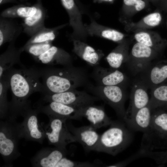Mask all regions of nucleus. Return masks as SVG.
<instances>
[{"instance_id": "nucleus-1", "label": "nucleus", "mask_w": 167, "mask_h": 167, "mask_svg": "<svg viewBox=\"0 0 167 167\" xmlns=\"http://www.w3.org/2000/svg\"><path fill=\"white\" fill-rule=\"evenodd\" d=\"M5 75L8 76L12 95L8 117L16 119L31 107L29 96L34 92H43L40 69L12 68Z\"/></svg>"}, {"instance_id": "nucleus-2", "label": "nucleus", "mask_w": 167, "mask_h": 167, "mask_svg": "<svg viewBox=\"0 0 167 167\" xmlns=\"http://www.w3.org/2000/svg\"><path fill=\"white\" fill-rule=\"evenodd\" d=\"M42 79L43 94L60 93L85 86L88 74L85 68L73 65L62 68L40 69Z\"/></svg>"}, {"instance_id": "nucleus-3", "label": "nucleus", "mask_w": 167, "mask_h": 167, "mask_svg": "<svg viewBox=\"0 0 167 167\" xmlns=\"http://www.w3.org/2000/svg\"><path fill=\"white\" fill-rule=\"evenodd\" d=\"M109 128L100 135L95 151L115 156L131 143L134 132L122 120L113 121Z\"/></svg>"}, {"instance_id": "nucleus-4", "label": "nucleus", "mask_w": 167, "mask_h": 167, "mask_svg": "<svg viewBox=\"0 0 167 167\" xmlns=\"http://www.w3.org/2000/svg\"><path fill=\"white\" fill-rule=\"evenodd\" d=\"M4 120L0 122V153L6 165L11 166L13 161L21 155L18 145L23 137L16 119L7 117Z\"/></svg>"}, {"instance_id": "nucleus-5", "label": "nucleus", "mask_w": 167, "mask_h": 167, "mask_svg": "<svg viewBox=\"0 0 167 167\" xmlns=\"http://www.w3.org/2000/svg\"><path fill=\"white\" fill-rule=\"evenodd\" d=\"M94 96L112 107L121 120L125 115V103L126 95L125 87L119 85L94 86L89 83L86 86Z\"/></svg>"}, {"instance_id": "nucleus-6", "label": "nucleus", "mask_w": 167, "mask_h": 167, "mask_svg": "<svg viewBox=\"0 0 167 167\" xmlns=\"http://www.w3.org/2000/svg\"><path fill=\"white\" fill-rule=\"evenodd\" d=\"M48 117L49 123L42 126L49 144L66 149V147L68 144L77 142L75 137L67 127V119L57 117Z\"/></svg>"}, {"instance_id": "nucleus-7", "label": "nucleus", "mask_w": 167, "mask_h": 167, "mask_svg": "<svg viewBox=\"0 0 167 167\" xmlns=\"http://www.w3.org/2000/svg\"><path fill=\"white\" fill-rule=\"evenodd\" d=\"M44 102L54 101L59 102L78 108L94 104L100 99L85 91L76 89L63 92L43 94L42 99Z\"/></svg>"}, {"instance_id": "nucleus-8", "label": "nucleus", "mask_w": 167, "mask_h": 167, "mask_svg": "<svg viewBox=\"0 0 167 167\" xmlns=\"http://www.w3.org/2000/svg\"><path fill=\"white\" fill-rule=\"evenodd\" d=\"M39 113L37 109L30 107L25 111L22 116L24 120L20 124L23 138L41 144L46 138L44 128L39 123Z\"/></svg>"}, {"instance_id": "nucleus-9", "label": "nucleus", "mask_w": 167, "mask_h": 167, "mask_svg": "<svg viewBox=\"0 0 167 167\" xmlns=\"http://www.w3.org/2000/svg\"><path fill=\"white\" fill-rule=\"evenodd\" d=\"M69 18V24L73 29L71 40L77 39L85 41L88 35L82 20V11L76 0H61Z\"/></svg>"}, {"instance_id": "nucleus-10", "label": "nucleus", "mask_w": 167, "mask_h": 167, "mask_svg": "<svg viewBox=\"0 0 167 167\" xmlns=\"http://www.w3.org/2000/svg\"><path fill=\"white\" fill-rule=\"evenodd\" d=\"M91 76L98 85H119L125 87L128 81L126 74L119 69L98 65L94 66Z\"/></svg>"}, {"instance_id": "nucleus-11", "label": "nucleus", "mask_w": 167, "mask_h": 167, "mask_svg": "<svg viewBox=\"0 0 167 167\" xmlns=\"http://www.w3.org/2000/svg\"><path fill=\"white\" fill-rule=\"evenodd\" d=\"M140 74L139 79L150 89L167 82V60L150 63Z\"/></svg>"}, {"instance_id": "nucleus-12", "label": "nucleus", "mask_w": 167, "mask_h": 167, "mask_svg": "<svg viewBox=\"0 0 167 167\" xmlns=\"http://www.w3.org/2000/svg\"><path fill=\"white\" fill-rule=\"evenodd\" d=\"M132 86L129 105L123 119L124 122L131 118L138 110L148 105L150 101L148 88L141 81L136 80Z\"/></svg>"}, {"instance_id": "nucleus-13", "label": "nucleus", "mask_w": 167, "mask_h": 167, "mask_svg": "<svg viewBox=\"0 0 167 167\" xmlns=\"http://www.w3.org/2000/svg\"><path fill=\"white\" fill-rule=\"evenodd\" d=\"M46 105H40L37 109L39 112L43 113L48 117H54L73 120L80 119L82 117L79 108L59 102L51 101Z\"/></svg>"}, {"instance_id": "nucleus-14", "label": "nucleus", "mask_w": 167, "mask_h": 167, "mask_svg": "<svg viewBox=\"0 0 167 167\" xmlns=\"http://www.w3.org/2000/svg\"><path fill=\"white\" fill-rule=\"evenodd\" d=\"M67 127L85 151H95L99 142L100 135L96 129L90 125L76 127L71 122L66 123Z\"/></svg>"}, {"instance_id": "nucleus-15", "label": "nucleus", "mask_w": 167, "mask_h": 167, "mask_svg": "<svg viewBox=\"0 0 167 167\" xmlns=\"http://www.w3.org/2000/svg\"><path fill=\"white\" fill-rule=\"evenodd\" d=\"M67 151L57 147L44 148L39 151L31 160L32 165L35 167H55L63 157L66 156Z\"/></svg>"}, {"instance_id": "nucleus-16", "label": "nucleus", "mask_w": 167, "mask_h": 167, "mask_svg": "<svg viewBox=\"0 0 167 167\" xmlns=\"http://www.w3.org/2000/svg\"><path fill=\"white\" fill-rule=\"evenodd\" d=\"M79 109L82 117L86 118L90 122V125L96 130L110 125L113 122L107 116L103 106L92 104Z\"/></svg>"}, {"instance_id": "nucleus-17", "label": "nucleus", "mask_w": 167, "mask_h": 167, "mask_svg": "<svg viewBox=\"0 0 167 167\" xmlns=\"http://www.w3.org/2000/svg\"><path fill=\"white\" fill-rule=\"evenodd\" d=\"M73 42V52L90 65H98L104 54L101 50L96 49L85 41L77 39L71 40Z\"/></svg>"}, {"instance_id": "nucleus-18", "label": "nucleus", "mask_w": 167, "mask_h": 167, "mask_svg": "<svg viewBox=\"0 0 167 167\" xmlns=\"http://www.w3.org/2000/svg\"><path fill=\"white\" fill-rule=\"evenodd\" d=\"M35 59L49 65H59L63 66L73 65L71 55L64 49L54 45Z\"/></svg>"}, {"instance_id": "nucleus-19", "label": "nucleus", "mask_w": 167, "mask_h": 167, "mask_svg": "<svg viewBox=\"0 0 167 167\" xmlns=\"http://www.w3.org/2000/svg\"><path fill=\"white\" fill-rule=\"evenodd\" d=\"M153 109L148 104L138 110L132 117L124 122L133 131L145 132L150 125Z\"/></svg>"}, {"instance_id": "nucleus-20", "label": "nucleus", "mask_w": 167, "mask_h": 167, "mask_svg": "<svg viewBox=\"0 0 167 167\" xmlns=\"http://www.w3.org/2000/svg\"><path fill=\"white\" fill-rule=\"evenodd\" d=\"M13 19L0 17V47L6 43L15 41L23 32L21 24Z\"/></svg>"}, {"instance_id": "nucleus-21", "label": "nucleus", "mask_w": 167, "mask_h": 167, "mask_svg": "<svg viewBox=\"0 0 167 167\" xmlns=\"http://www.w3.org/2000/svg\"><path fill=\"white\" fill-rule=\"evenodd\" d=\"M46 15L47 11L43 6L41 2L34 14L24 19L21 24L23 32L29 36H32L45 27V21Z\"/></svg>"}, {"instance_id": "nucleus-22", "label": "nucleus", "mask_w": 167, "mask_h": 167, "mask_svg": "<svg viewBox=\"0 0 167 167\" xmlns=\"http://www.w3.org/2000/svg\"><path fill=\"white\" fill-rule=\"evenodd\" d=\"M9 43L6 49L0 56V78L12 68L17 64H21L20 55L23 51L21 48L15 46V42Z\"/></svg>"}, {"instance_id": "nucleus-23", "label": "nucleus", "mask_w": 167, "mask_h": 167, "mask_svg": "<svg viewBox=\"0 0 167 167\" xmlns=\"http://www.w3.org/2000/svg\"><path fill=\"white\" fill-rule=\"evenodd\" d=\"M84 25L88 35L98 36L116 42L122 41L124 37L122 33L102 25L93 19L89 24H84Z\"/></svg>"}, {"instance_id": "nucleus-24", "label": "nucleus", "mask_w": 167, "mask_h": 167, "mask_svg": "<svg viewBox=\"0 0 167 167\" xmlns=\"http://www.w3.org/2000/svg\"><path fill=\"white\" fill-rule=\"evenodd\" d=\"M41 0H37L32 6L19 4L6 8L1 13L0 17L14 19L25 18L34 14L36 11Z\"/></svg>"}, {"instance_id": "nucleus-25", "label": "nucleus", "mask_w": 167, "mask_h": 167, "mask_svg": "<svg viewBox=\"0 0 167 167\" xmlns=\"http://www.w3.org/2000/svg\"><path fill=\"white\" fill-rule=\"evenodd\" d=\"M65 24L53 28L45 27L32 36L25 45L31 44L52 42L56 38L58 30L66 26Z\"/></svg>"}, {"instance_id": "nucleus-26", "label": "nucleus", "mask_w": 167, "mask_h": 167, "mask_svg": "<svg viewBox=\"0 0 167 167\" xmlns=\"http://www.w3.org/2000/svg\"><path fill=\"white\" fill-rule=\"evenodd\" d=\"M149 105L153 110L167 105V82L151 89Z\"/></svg>"}, {"instance_id": "nucleus-27", "label": "nucleus", "mask_w": 167, "mask_h": 167, "mask_svg": "<svg viewBox=\"0 0 167 167\" xmlns=\"http://www.w3.org/2000/svg\"><path fill=\"white\" fill-rule=\"evenodd\" d=\"M135 38L137 42L143 44L156 50L161 52L167 45V42L160 37L153 39L150 34L145 32H140L136 33Z\"/></svg>"}, {"instance_id": "nucleus-28", "label": "nucleus", "mask_w": 167, "mask_h": 167, "mask_svg": "<svg viewBox=\"0 0 167 167\" xmlns=\"http://www.w3.org/2000/svg\"><path fill=\"white\" fill-rule=\"evenodd\" d=\"M10 88L7 76L4 75L0 78V118L5 119L9 114V102L7 98V92Z\"/></svg>"}, {"instance_id": "nucleus-29", "label": "nucleus", "mask_w": 167, "mask_h": 167, "mask_svg": "<svg viewBox=\"0 0 167 167\" xmlns=\"http://www.w3.org/2000/svg\"><path fill=\"white\" fill-rule=\"evenodd\" d=\"M126 48L122 45H119L110 53L106 57L110 68L119 69L122 65L127 61Z\"/></svg>"}, {"instance_id": "nucleus-30", "label": "nucleus", "mask_w": 167, "mask_h": 167, "mask_svg": "<svg viewBox=\"0 0 167 167\" xmlns=\"http://www.w3.org/2000/svg\"><path fill=\"white\" fill-rule=\"evenodd\" d=\"M53 45L52 42L31 44L24 45L21 47L23 52L25 51L36 59L48 50Z\"/></svg>"}, {"instance_id": "nucleus-31", "label": "nucleus", "mask_w": 167, "mask_h": 167, "mask_svg": "<svg viewBox=\"0 0 167 167\" xmlns=\"http://www.w3.org/2000/svg\"><path fill=\"white\" fill-rule=\"evenodd\" d=\"M96 164L88 162H79L68 159L66 156L62 158L55 167H92L99 166Z\"/></svg>"}, {"instance_id": "nucleus-32", "label": "nucleus", "mask_w": 167, "mask_h": 167, "mask_svg": "<svg viewBox=\"0 0 167 167\" xmlns=\"http://www.w3.org/2000/svg\"><path fill=\"white\" fill-rule=\"evenodd\" d=\"M162 17L160 13H153L148 15L143 19V21L147 25L150 27H155L161 23Z\"/></svg>"}, {"instance_id": "nucleus-33", "label": "nucleus", "mask_w": 167, "mask_h": 167, "mask_svg": "<svg viewBox=\"0 0 167 167\" xmlns=\"http://www.w3.org/2000/svg\"><path fill=\"white\" fill-rule=\"evenodd\" d=\"M124 5L127 6H134L137 11L143 9L145 6V2L143 0H123Z\"/></svg>"}, {"instance_id": "nucleus-34", "label": "nucleus", "mask_w": 167, "mask_h": 167, "mask_svg": "<svg viewBox=\"0 0 167 167\" xmlns=\"http://www.w3.org/2000/svg\"><path fill=\"white\" fill-rule=\"evenodd\" d=\"M17 0H0V4L2 5L8 3H17Z\"/></svg>"}]
</instances>
